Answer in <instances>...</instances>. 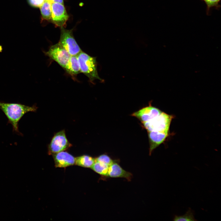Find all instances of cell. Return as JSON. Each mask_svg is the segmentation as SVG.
Returning <instances> with one entry per match:
<instances>
[{
	"label": "cell",
	"mask_w": 221,
	"mask_h": 221,
	"mask_svg": "<svg viewBox=\"0 0 221 221\" xmlns=\"http://www.w3.org/2000/svg\"><path fill=\"white\" fill-rule=\"evenodd\" d=\"M45 0H29L30 4L32 6L39 7L42 5Z\"/></svg>",
	"instance_id": "ac0fdd59"
},
{
	"label": "cell",
	"mask_w": 221,
	"mask_h": 221,
	"mask_svg": "<svg viewBox=\"0 0 221 221\" xmlns=\"http://www.w3.org/2000/svg\"><path fill=\"white\" fill-rule=\"evenodd\" d=\"M173 118L172 115L162 112L153 119L142 123L148 132L155 131L169 133L170 124Z\"/></svg>",
	"instance_id": "3957f363"
},
{
	"label": "cell",
	"mask_w": 221,
	"mask_h": 221,
	"mask_svg": "<svg viewBox=\"0 0 221 221\" xmlns=\"http://www.w3.org/2000/svg\"><path fill=\"white\" fill-rule=\"evenodd\" d=\"M52 22L57 26L64 27L66 24L69 17L65 8L62 4L52 2L51 5Z\"/></svg>",
	"instance_id": "52a82bcc"
},
{
	"label": "cell",
	"mask_w": 221,
	"mask_h": 221,
	"mask_svg": "<svg viewBox=\"0 0 221 221\" xmlns=\"http://www.w3.org/2000/svg\"><path fill=\"white\" fill-rule=\"evenodd\" d=\"M64 69L73 76L81 72L77 55L71 56Z\"/></svg>",
	"instance_id": "7c38bea8"
},
{
	"label": "cell",
	"mask_w": 221,
	"mask_h": 221,
	"mask_svg": "<svg viewBox=\"0 0 221 221\" xmlns=\"http://www.w3.org/2000/svg\"></svg>",
	"instance_id": "44dd1931"
},
{
	"label": "cell",
	"mask_w": 221,
	"mask_h": 221,
	"mask_svg": "<svg viewBox=\"0 0 221 221\" xmlns=\"http://www.w3.org/2000/svg\"><path fill=\"white\" fill-rule=\"evenodd\" d=\"M168 133L155 131L148 132L150 145V155L154 149L165 141L169 135Z\"/></svg>",
	"instance_id": "8fae6325"
},
{
	"label": "cell",
	"mask_w": 221,
	"mask_h": 221,
	"mask_svg": "<svg viewBox=\"0 0 221 221\" xmlns=\"http://www.w3.org/2000/svg\"><path fill=\"white\" fill-rule=\"evenodd\" d=\"M81 72L83 73L92 83L95 79L101 81L103 80L98 75L95 57H92L81 51L77 55Z\"/></svg>",
	"instance_id": "7a4b0ae2"
},
{
	"label": "cell",
	"mask_w": 221,
	"mask_h": 221,
	"mask_svg": "<svg viewBox=\"0 0 221 221\" xmlns=\"http://www.w3.org/2000/svg\"><path fill=\"white\" fill-rule=\"evenodd\" d=\"M58 43L65 49L71 56L77 55L82 51L75 40L72 30H68L61 27L60 38Z\"/></svg>",
	"instance_id": "277c9868"
},
{
	"label": "cell",
	"mask_w": 221,
	"mask_h": 221,
	"mask_svg": "<svg viewBox=\"0 0 221 221\" xmlns=\"http://www.w3.org/2000/svg\"><path fill=\"white\" fill-rule=\"evenodd\" d=\"M2 50V46L0 45V52H1Z\"/></svg>",
	"instance_id": "ffe728a7"
},
{
	"label": "cell",
	"mask_w": 221,
	"mask_h": 221,
	"mask_svg": "<svg viewBox=\"0 0 221 221\" xmlns=\"http://www.w3.org/2000/svg\"><path fill=\"white\" fill-rule=\"evenodd\" d=\"M71 146L64 130H61L56 133L52 138L48 146L49 152L54 154L64 151Z\"/></svg>",
	"instance_id": "8992f818"
},
{
	"label": "cell",
	"mask_w": 221,
	"mask_h": 221,
	"mask_svg": "<svg viewBox=\"0 0 221 221\" xmlns=\"http://www.w3.org/2000/svg\"><path fill=\"white\" fill-rule=\"evenodd\" d=\"M95 161V158L83 155L75 158V164L82 167L91 168Z\"/></svg>",
	"instance_id": "4fadbf2b"
},
{
	"label": "cell",
	"mask_w": 221,
	"mask_h": 221,
	"mask_svg": "<svg viewBox=\"0 0 221 221\" xmlns=\"http://www.w3.org/2000/svg\"><path fill=\"white\" fill-rule=\"evenodd\" d=\"M108 155L103 154L95 158V161L110 166L114 161Z\"/></svg>",
	"instance_id": "e0dca14e"
},
{
	"label": "cell",
	"mask_w": 221,
	"mask_h": 221,
	"mask_svg": "<svg viewBox=\"0 0 221 221\" xmlns=\"http://www.w3.org/2000/svg\"><path fill=\"white\" fill-rule=\"evenodd\" d=\"M37 107L35 105L29 106L20 103H8L0 101V109L8 119L7 124H11L13 131L18 135L23 136L18 129L19 122L26 113L35 112Z\"/></svg>",
	"instance_id": "6da1fadb"
},
{
	"label": "cell",
	"mask_w": 221,
	"mask_h": 221,
	"mask_svg": "<svg viewBox=\"0 0 221 221\" xmlns=\"http://www.w3.org/2000/svg\"><path fill=\"white\" fill-rule=\"evenodd\" d=\"M45 54L64 68L71 56L58 43L51 46Z\"/></svg>",
	"instance_id": "5b68a950"
},
{
	"label": "cell",
	"mask_w": 221,
	"mask_h": 221,
	"mask_svg": "<svg viewBox=\"0 0 221 221\" xmlns=\"http://www.w3.org/2000/svg\"><path fill=\"white\" fill-rule=\"evenodd\" d=\"M109 166L104 164L95 161L91 169L95 172L100 175L103 179H107Z\"/></svg>",
	"instance_id": "5bb4252c"
},
{
	"label": "cell",
	"mask_w": 221,
	"mask_h": 221,
	"mask_svg": "<svg viewBox=\"0 0 221 221\" xmlns=\"http://www.w3.org/2000/svg\"><path fill=\"white\" fill-rule=\"evenodd\" d=\"M52 2L51 0H45L40 7L41 13L44 19L49 20L51 19V5Z\"/></svg>",
	"instance_id": "9a60e30c"
},
{
	"label": "cell",
	"mask_w": 221,
	"mask_h": 221,
	"mask_svg": "<svg viewBox=\"0 0 221 221\" xmlns=\"http://www.w3.org/2000/svg\"><path fill=\"white\" fill-rule=\"evenodd\" d=\"M53 157L56 167L64 168L75 164V158L66 152L62 151L54 154Z\"/></svg>",
	"instance_id": "30bf717a"
},
{
	"label": "cell",
	"mask_w": 221,
	"mask_h": 221,
	"mask_svg": "<svg viewBox=\"0 0 221 221\" xmlns=\"http://www.w3.org/2000/svg\"><path fill=\"white\" fill-rule=\"evenodd\" d=\"M162 112L159 109L149 106L134 113L132 115L137 118L142 123L151 120Z\"/></svg>",
	"instance_id": "9c48e42d"
},
{
	"label": "cell",
	"mask_w": 221,
	"mask_h": 221,
	"mask_svg": "<svg viewBox=\"0 0 221 221\" xmlns=\"http://www.w3.org/2000/svg\"><path fill=\"white\" fill-rule=\"evenodd\" d=\"M53 2L58 3L64 5L63 0H52Z\"/></svg>",
	"instance_id": "d6986e66"
},
{
	"label": "cell",
	"mask_w": 221,
	"mask_h": 221,
	"mask_svg": "<svg viewBox=\"0 0 221 221\" xmlns=\"http://www.w3.org/2000/svg\"><path fill=\"white\" fill-rule=\"evenodd\" d=\"M119 162L118 160H114L109 166L107 179L122 178L130 181L133 178L132 174L123 169L119 165Z\"/></svg>",
	"instance_id": "ba28073f"
},
{
	"label": "cell",
	"mask_w": 221,
	"mask_h": 221,
	"mask_svg": "<svg viewBox=\"0 0 221 221\" xmlns=\"http://www.w3.org/2000/svg\"><path fill=\"white\" fill-rule=\"evenodd\" d=\"M194 211L189 208L186 213L181 215H175L173 220L175 221H195L196 220L194 217Z\"/></svg>",
	"instance_id": "2e32d148"
}]
</instances>
